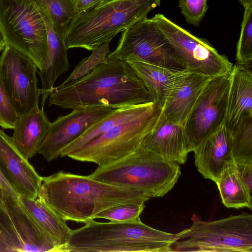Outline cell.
I'll return each mask as SVG.
<instances>
[{
	"label": "cell",
	"mask_w": 252,
	"mask_h": 252,
	"mask_svg": "<svg viewBox=\"0 0 252 252\" xmlns=\"http://www.w3.org/2000/svg\"><path fill=\"white\" fill-rule=\"evenodd\" d=\"M176 233L172 252H252V216L246 212L214 220L196 215Z\"/></svg>",
	"instance_id": "obj_6"
},
{
	"label": "cell",
	"mask_w": 252,
	"mask_h": 252,
	"mask_svg": "<svg viewBox=\"0 0 252 252\" xmlns=\"http://www.w3.org/2000/svg\"><path fill=\"white\" fill-rule=\"evenodd\" d=\"M141 146L179 164L186 162L189 153L183 125L166 119L162 114Z\"/></svg>",
	"instance_id": "obj_16"
},
{
	"label": "cell",
	"mask_w": 252,
	"mask_h": 252,
	"mask_svg": "<svg viewBox=\"0 0 252 252\" xmlns=\"http://www.w3.org/2000/svg\"><path fill=\"white\" fill-rule=\"evenodd\" d=\"M210 78L185 69L181 71L162 107L164 117L184 125L202 89Z\"/></svg>",
	"instance_id": "obj_15"
},
{
	"label": "cell",
	"mask_w": 252,
	"mask_h": 252,
	"mask_svg": "<svg viewBox=\"0 0 252 252\" xmlns=\"http://www.w3.org/2000/svg\"><path fill=\"white\" fill-rule=\"evenodd\" d=\"M109 43L106 42L93 50L91 55L82 60L67 79L56 87L62 88L69 86L88 75L100 64L107 63Z\"/></svg>",
	"instance_id": "obj_28"
},
{
	"label": "cell",
	"mask_w": 252,
	"mask_h": 252,
	"mask_svg": "<svg viewBox=\"0 0 252 252\" xmlns=\"http://www.w3.org/2000/svg\"><path fill=\"white\" fill-rule=\"evenodd\" d=\"M226 129L234 162H252V115L242 117L234 126Z\"/></svg>",
	"instance_id": "obj_26"
},
{
	"label": "cell",
	"mask_w": 252,
	"mask_h": 252,
	"mask_svg": "<svg viewBox=\"0 0 252 252\" xmlns=\"http://www.w3.org/2000/svg\"><path fill=\"white\" fill-rule=\"evenodd\" d=\"M244 7L252 3V0H238Z\"/></svg>",
	"instance_id": "obj_38"
},
{
	"label": "cell",
	"mask_w": 252,
	"mask_h": 252,
	"mask_svg": "<svg viewBox=\"0 0 252 252\" xmlns=\"http://www.w3.org/2000/svg\"><path fill=\"white\" fill-rule=\"evenodd\" d=\"M2 194L0 190V203H1V204H2Z\"/></svg>",
	"instance_id": "obj_40"
},
{
	"label": "cell",
	"mask_w": 252,
	"mask_h": 252,
	"mask_svg": "<svg viewBox=\"0 0 252 252\" xmlns=\"http://www.w3.org/2000/svg\"><path fill=\"white\" fill-rule=\"evenodd\" d=\"M37 69L29 58L5 46L0 57V80L19 116L38 106Z\"/></svg>",
	"instance_id": "obj_12"
},
{
	"label": "cell",
	"mask_w": 252,
	"mask_h": 252,
	"mask_svg": "<svg viewBox=\"0 0 252 252\" xmlns=\"http://www.w3.org/2000/svg\"><path fill=\"white\" fill-rule=\"evenodd\" d=\"M161 0H114L77 14L70 22L64 42L66 49L89 51L111 40L135 22L146 17Z\"/></svg>",
	"instance_id": "obj_4"
},
{
	"label": "cell",
	"mask_w": 252,
	"mask_h": 252,
	"mask_svg": "<svg viewBox=\"0 0 252 252\" xmlns=\"http://www.w3.org/2000/svg\"><path fill=\"white\" fill-rule=\"evenodd\" d=\"M19 117L0 80V126L13 129Z\"/></svg>",
	"instance_id": "obj_33"
},
{
	"label": "cell",
	"mask_w": 252,
	"mask_h": 252,
	"mask_svg": "<svg viewBox=\"0 0 252 252\" xmlns=\"http://www.w3.org/2000/svg\"><path fill=\"white\" fill-rule=\"evenodd\" d=\"M114 109L108 106L81 107L59 117L50 123L38 153L48 162L57 159L67 146Z\"/></svg>",
	"instance_id": "obj_13"
},
{
	"label": "cell",
	"mask_w": 252,
	"mask_h": 252,
	"mask_svg": "<svg viewBox=\"0 0 252 252\" xmlns=\"http://www.w3.org/2000/svg\"><path fill=\"white\" fill-rule=\"evenodd\" d=\"M251 67L236 64L230 73L226 118V129L234 126L243 116L252 115Z\"/></svg>",
	"instance_id": "obj_21"
},
{
	"label": "cell",
	"mask_w": 252,
	"mask_h": 252,
	"mask_svg": "<svg viewBox=\"0 0 252 252\" xmlns=\"http://www.w3.org/2000/svg\"><path fill=\"white\" fill-rule=\"evenodd\" d=\"M237 63L252 67V3L244 7L241 33L237 43Z\"/></svg>",
	"instance_id": "obj_29"
},
{
	"label": "cell",
	"mask_w": 252,
	"mask_h": 252,
	"mask_svg": "<svg viewBox=\"0 0 252 252\" xmlns=\"http://www.w3.org/2000/svg\"><path fill=\"white\" fill-rule=\"evenodd\" d=\"M102 0H73L77 13L86 12L99 4Z\"/></svg>",
	"instance_id": "obj_36"
},
{
	"label": "cell",
	"mask_w": 252,
	"mask_h": 252,
	"mask_svg": "<svg viewBox=\"0 0 252 252\" xmlns=\"http://www.w3.org/2000/svg\"><path fill=\"white\" fill-rule=\"evenodd\" d=\"M40 10L46 24L48 37L47 55L41 69L37 71L41 82L40 92L41 108H43L56 80L68 70L70 64L63 39L56 32L46 14L41 8Z\"/></svg>",
	"instance_id": "obj_19"
},
{
	"label": "cell",
	"mask_w": 252,
	"mask_h": 252,
	"mask_svg": "<svg viewBox=\"0 0 252 252\" xmlns=\"http://www.w3.org/2000/svg\"><path fill=\"white\" fill-rule=\"evenodd\" d=\"M46 14L56 32L64 39L68 26L78 14L73 0H35Z\"/></svg>",
	"instance_id": "obj_27"
},
{
	"label": "cell",
	"mask_w": 252,
	"mask_h": 252,
	"mask_svg": "<svg viewBox=\"0 0 252 252\" xmlns=\"http://www.w3.org/2000/svg\"><path fill=\"white\" fill-rule=\"evenodd\" d=\"M181 175L180 164L141 146L121 159L98 166L89 176L112 185L143 190L152 198L166 194Z\"/></svg>",
	"instance_id": "obj_5"
},
{
	"label": "cell",
	"mask_w": 252,
	"mask_h": 252,
	"mask_svg": "<svg viewBox=\"0 0 252 252\" xmlns=\"http://www.w3.org/2000/svg\"><path fill=\"white\" fill-rule=\"evenodd\" d=\"M149 103L114 109L110 114L93 125L78 138L67 146L62 152L60 157H67L113 126L138 115L146 108Z\"/></svg>",
	"instance_id": "obj_24"
},
{
	"label": "cell",
	"mask_w": 252,
	"mask_h": 252,
	"mask_svg": "<svg viewBox=\"0 0 252 252\" xmlns=\"http://www.w3.org/2000/svg\"><path fill=\"white\" fill-rule=\"evenodd\" d=\"M230 74L210 78L199 94L183 126L189 152L224 125Z\"/></svg>",
	"instance_id": "obj_11"
},
{
	"label": "cell",
	"mask_w": 252,
	"mask_h": 252,
	"mask_svg": "<svg viewBox=\"0 0 252 252\" xmlns=\"http://www.w3.org/2000/svg\"><path fill=\"white\" fill-rule=\"evenodd\" d=\"M50 123L43 108L38 106L19 116L11 137L25 158L30 159L38 153Z\"/></svg>",
	"instance_id": "obj_20"
},
{
	"label": "cell",
	"mask_w": 252,
	"mask_h": 252,
	"mask_svg": "<svg viewBox=\"0 0 252 252\" xmlns=\"http://www.w3.org/2000/svg\"><path fill=\"white\" fill-rule=\"evenodd\" d=\"M145 201H136L114 206L94 216V219H104L112 222H126L140 221V215L145 207Z\"/></svg>",
	"instance_id": "obj_30"
},
{
	"label": "cell",
	"mask_w": 252,
	"mask_h": 252,
	"mask_svg": "<svg viewBox=\"0 0 252 252\" xmlns=\"http://www.w3.org/2000/svg\"><path fill=\"white\" fill-rule=\"evenodd\" d=\"M0 29L6 45L41 69L48 51L47 31L35 0H0Z\"/></svg>",
	"instance_id": "obj_8"
},
{
	"label": "cell",
	"mask_w": 252,
	"mask_h": 252,
	"mask_svg": "<svg viewBox=\"0 0 252 252\" xmlns=\"http://www.w3.org/2000/svg\"><path fill=\"white\" fill-rule=\"evenodd\" d=\"M240 178L248 193H252V162H235Z\"/></svg>",
	"instance_id": "obj_34"
},
{
	"label": "cell",
	"mask_w": 252,
	"mask_h": 252,
	"mask_svg": "<svg viewBox=\"0 0 252 252\" xmlns=\"http://www.w3.org/2000/svg\"><path fill=\"white\" fill-rule=\"evenodd\" d=\"M152 19L174 46L185 70L209 78L231 73L233 64L206 39L194 36L162 14Z\"/></svg>",
	"instance_id": "obj_10"
},
{
	"label": "cell",
	"mask_w": 252,
	"mask_h": 252,
	"mask_svg": "<svg viewBox=\"0 0 252 252\" xmlns=\"http://www.w3.org/2000/svg\"><path fill=\"white\" fill-rule=\"evenodd\" d=\"M208 0H179L181 12L189 24L198 27L206 13Z\"/></svg>",
	"instance_id": "obj_32"
},
{
	"label": "cell",
	"mask_w": 252,
	"mask_h": 252,
	"mask_svg": "<svg viewBox=\"0 0 252 252\" xmlns=\"http://www.w3.org/2000/svg\"><path fill=\"white\" fill-rule=\"evenodd\" d=\"M193 152L198 171L204 178L214 182L224 165L233 161L229 135L224 125L203 140Z\"/></svg>",
	"instance_id": "obj_17"
},
{
	"label": "cell",
	"mask_w": 252,
	"mask_h": 252,
	"mask_svg": "<svg viewBox=\"0 0 252 252\" xmlns=\"http://www.w3.org/2000/svg\"><path fill=\"white\" fill-rule=\"evenodd\" d=\"M0 170L19 195L38 197L42 177L20 152L12 137L1 129Z\"/></svg>",
	"instance_id": "obj_14"
},
{
	"label": "cell",
	"mask_w": 252,
	"mask_h": 252,
	"mask_svg": "<svg viewBox=\"0 0 252 252\" xmlns=\"http://www.w3.org/2000/svg\"><path fill=\"white\" fill-rule=\"evenodd\" d=\"M2 204L20 238L23 252H58L52 240L44 232L18 200L2 195Z\"/></svg>",
	"instance_id": "obj_18"
},
{
	"label": "cell",
	"mask_w": 252,
	"mask_h": 252,
	"mask_svg": "<svg viewBox=\"0 0 252 252\" xmlns=\"http://www.w3.org/2000/svg\"><path fill=\"white\" fill-rule=\"evenodd\" d=\"M108 57L176 70L185 69L174 46L153 20L147 17L123 31L117 47Z\"/></svg>",
	"instance_id": "obj_9"
},
{
	"label": "cell",
	"mask_w": 252,
	"mask_h": 252,
	"mask_svg": "<svg viewBox=\"0 0 252 252\" xmlns=\"http://www.w3.org/2000/svg\"><path fill=\"white\" fill-rule=\"evenodd\" d=\"M18 202L52 240L58 252H63L72 232L66 220L38 197L33 199L20 195Z\"/></svg>",
	"instance_id": "obj_22"
},
{
	"label": "cell",
	"mask_w": 252,
	"mask_h": 252,
	"mask_svg": "<svg viewBox=\"0 0 252 252\" xmlns=\"http://www.w3.org/2000/svg\"><path fill=\"white\" fill-rule=\"evenodd\" d=\"M162 110L156 102L150 103L138 115L113 126L67 157L98 166L121 159L142 145L158 122Z\"/></svg>",
	"instance_id": "obj_7"
},
{
	"label": "cell",
	"mask_w": 252,
	"mask_h": 252,
	"mask_svg": "<svg viewBox=\"0 0 252 252\" xmlns=\"http://www.w3.org/2000/svg\"><path fill=\"white\" fill-rule=\"evenodd\" d=\"M38 198L64 220L84 223L114 206L152 198L141 190L63 171L42 177Z\"/></svg>",
	"instance_id": "obj_1"
},
{
	"label": "cell",
	"mask_w": 252,
	"mask_h": 252,
	"mask_svg": "<svg viewBox=\"0 0 252 252\" xmlns=\"http://www.w3.org/2000/svg\"><path fill=\"white\" fill-rule=\"evenodd\" d=\"M112 0H102L101 3L99 4H102L104 3H106V2H109V1H112Z\"/></svg>",
	"instance_id": "obj_39"
},
{
	"label": "cell",
	"mask_w": 252,
	"mask_h": 252,
	"mask_svg": "<svg viewBox=\"0 0 252 252\" xmlns=\"http://www.w3.org/2000/svg\"><path fill=\"white\" fill-rule=\"evenodd\" d=\"M222 204L226 207L252 209V196L245 188L233 161L226 163L215 182Z\"/></svg>",
	"instance_id": "obj_25"
},
{
	"label": "cell",
	"mask_w": 252,
	"mask_h": 252,
	"mask_svg": "<svg viewBox=\"0 0 252 252\" xmlns=\"http://www.w3.org/2000/svg\"><path fill=\"white\" fill-rule=\"evenodd\" d=\"M72 230L63 252H171L173 234L138 221L102 222L92 220Z\"/></svg>",
	"instance_id": "obj_3"
},
{
	"label": "cell",
	"mask_w": 252,
	"mask_h": 252,
	"mask_svg": "<svg viewBox=\"0 0 252 252\" xmlns=\"http://www.w3.org/2000/svg\"><path fill=\"white\" fill-rule=\"evenodd\" d=\"M127 63L133 69L162 108L177 77L182 70H176L140 62Z\"/></svg>",
	"instance_id": "obj_23"
},
{
	"label": "cell",
	"mask_w": 252,
	"mask_h": 252,
	"mask_svg": "<svg viewBox=\"0 0 252 252\" xmlns=\"http://www.w3.org/2000/svg\"><path fill=\"white\" fill-rule=\"evenodd\" d=\"M48 99L49 106L72 109L93 106L116 109L155 102L127 62L108 57L107 63L72 84L54 87Z\"/></svg>",
	"instance_id": "obj_2"
},
{
	"label": "cell",
	"mask_w": 252,
	"mask_h": 252,
	"mask_svg": "<svg viewBox=\"0 0 252 252\" xmlns=\"http://www.w3.org/2000/svg\"><path fill=\"white\" fill-rule=\"evenodd\" d=\"M6 45L5 37L0 29V52L4 49Z\"/></svg>",
	"instance_id": "obj_37"
},
{
	"label": "cell",
	"mask_w": 252,
	"mask_h": 252,
	"mask_svg": "<svg viewBox=\"0 0 252 252\" xmlns=\"http://www.w3.org/2000/svg\"><path fill=\"white\" fill-rule=\"evenodd\" d=\"M23 252V248L7 211L0 203V252Z\"/></svg>",
	"instance_id": "obj_31"
},
{
	"label": "cell",
	"mask_w": 252,
	"mask_h": 252,
	"mask_svg": "<svg viewBox=\"0 0 252 252\" xmlns=\"http://www.w3.org/2000/svg\"><path fill=\"white\" fill-rule=\"evenodd\" d=\"M0 190L3 195L18 200L19 195L6 180L0 170Z\"/></svg>",
	"instance_id": "obj_35"
}]
</instances>
